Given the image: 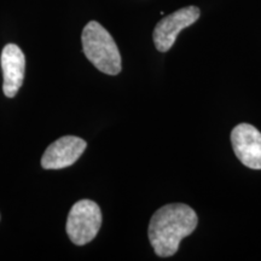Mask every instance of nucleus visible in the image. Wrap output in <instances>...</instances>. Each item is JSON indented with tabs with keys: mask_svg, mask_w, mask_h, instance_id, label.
I'll return each instance as SVG.
<instances>
[{
	"mask_svg": "<svg viewBox=\"0 0 261 261\" xmlns=\"http://www.w3.org/2000/svg\"><path fill=\"white\" fill-rule=\"evenodd\" d=\"M198 218L190 205L166 204L151 217L148 236L156 255L168 257L178 252L181 240L196 230Z\"/></svg>",
	"mask_w": 261,
	"mask_h": 261,
	"instance_id": "obj_1",
	"label": "nucleus"
},
{
	"mask_svg": "<svg viewBox=\"0 0 261 261\" xmlns=\"http://www.w3.org/2000/svg\"><path fill=\"white\" fill-rule=\"evenodd\" d=\"M85 56L98 70L108 75H117L121 71V55L110 33L96 21L85 25L83 34Z\"/></svg>",
	"mask_w": 261,
	"mask_h": 261,
	"instance_id": "obj_2",
	"label": "nucleus"
},
{
	"mask_svg": "<svg viewBox=\"0 0 261 261\" xmlns=\"http://www.w3.org/2000/svg\"><path fill=\"white\" fill-rule=\"evenodd\" d=\"M102 226V212L99 205L91 200L76 202L68 214V237L76 246H85L97 236Z\"/></svg>",
	"mask_w": 261,
	"mask_h": 261,
	"instance_id": "obj_3",
	"label": "nucleus"
},
{
	"mask_svg": "<svg viewBox=\"0 0 261 261\" xmlns=\"http://www.w3.org/2000/svg\"><path fill=\"white\" fill-rule=\"evenodd\" d=\"M201 16L197 6H187L163 17L154 29V44L160 52H167L177 40L182 29L194 24Z\"/></svg>",
	"mask_w": 261,
	"mask_h": 261,
	"instance_id": "obj_4",
	"label": "nucleus"
},
{
	"mask_svg": "<svg viewBox=\"0 0 261 261\" xmlns=\"http://www.w3.org/2000/svg\"><path fill=\"white\" fill-rule=\"evenodd\" d=\"M234 155L247 167L261 169V132L250 123H240L231 130Z\"/></svg>",
	"mask_w": 261,
	"mask_h": 261,
	"instance_id": "obj_5",
	"label": "nucleus"
},
{
	"mask_svg": "<svg viewBox=\"0 0 261 261\" xmlns=\"http://www.w3.org/2000/svg\"><path fill=\"white\" fill-rule=\"evenodd\" d=\"M87 143L79 137L65 136L55 140L41 158L44 169H62L74 165L86 150Z\"/></svg>",
	"mask_w": 261,
	"mask_h": 261,
	"instance_id": "obj_6",
	"label": "nucleus"
},
{
	"mask_svg": "<svg viewBox=\"0 0 261 261\" xmlns=\"http://www.w3.org/2000/svg\"><path fill=\"white\" fill-rule=\"evenodd\" d=\"M2 70L4 77V94L9 98L15 97L23 84L25 70L24 54L17 45L8 44L3 48Z\"/></svg>",
	"mask_w": 261,
	"mask_h": 261,
	"instance_id": "obj_7",
	"label": "nucleus"
}]
</instances>
